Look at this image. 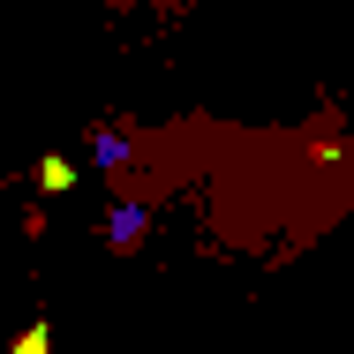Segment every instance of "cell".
I'll return each instance as SVG.
<instances>
[{"label": "cell", "instance_id": "cell-1", "mask_svg": "<svg viewBox=\"0 0 354 354\" xmlns=\"http://www.w3.org/2000/svg\"><path fill=\"white\" fill-rule=\"evenodd\" d=\"M15 354H46V332H30V339H23V347H15Z\"/></svg>", "mask_w": 354, "mask_h": 354}]
</instances>
